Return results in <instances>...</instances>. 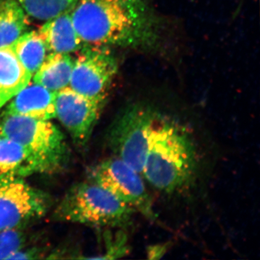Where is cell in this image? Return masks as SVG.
Returning <instances> with one entry per match:
<instances>
[{
    "instance_id": "obj_1",
    "label": "cell",
    "mask_w": 260,
    "mask_h": 260,
    "mask_svg": "<svg viewBox=\"0 0 260 260\" xmlns=\"http://www.w3.org/2000/svg\"><path fill=\"white\" fill-rule=\"evenodd\" d=\"M72 19L83 47L151 49L160 23L145 0H78Z\"/></svg>"
},
{
    "instance_id": "obj_2",
    "label": "cell",
    "mask_w": 260,
    "mask_h": 260,
    "mask_svg": "<svg viewBox=\"0 0 260 260\" xmlns=\"http://www.w3.org/2000/svg\"><path fill=\"white\" fill-rule=\"evenodd\" d=\"M198 165V150L189 130L159 114L149 136L142 174L158 190L174 194L190 186Z\"/></svg>"
},
{
    "instance_id": "obj_3",
    "label": "cell",
    "mask_w": 260,
    "mask_h": 260,
    "mask_svg": "<svg viewBox=\"0 0 260 260\" xmlns=\"http://www.w3.org/2000/svg\"><path fill=\"white\" fill-rule=\"evenodd\" d=\"M136 213L129 205L93 181L77 184L56 208L59 220L96 225L125 226Z\"/></svg>"
},
{
    "instance_id": "obj_4",
    "label": "cell",
    "mask_w": 260,
    "mask_h": 260,
    "mask_svg": "<svg viewBox=\"0 0 260 260\" xmlns=\"http://www.w3.org/2000/svg\"><path fill=\"white\" fill-rule=\"evenodd\" d=\"M0 125L3 136L17 142L30 153L39 173L53 172L66 160L64 135L50 120L5 115Z\"/></svg>"
},
{
    "instance_id": "obj_5",
    "label": "cell",
    "mask_w": 260,
    "mask_h": 260,
    "mask_svg": "<svg viewBox=\"0 0 260 260\" xmlns=\"http://www.w3.org/2000/svg\"><path fill=\"white\" fill-rule=\"evenodd\" d=\"M158 114L150 105L131 104L116 118L108 133V143L116 157L141 174L149 136Z\"/></svg>"
},
{
    "instance_id": "obj_6",
    "label": "cell",
    "mask_w": 260,
    "mask_h": 260,
    "mask_svg": "<svg viewBox=\"0 0 260 260\" xmlns=\"http://www.w3.org/2000/svg\"><path fill=\"white\" fill-rule=\"evenodd\" d=\"M117 72V59L111 48L85 46L74 59L69 86L83 96L105 104Z\"/></svg>"
},
{
    "instance_id": "obj_7",
    "label": "cell",
    "mask_w": 260,
    "mask_h": 260,
    "mask_svg": "<svg viewBox=\"0 0 260 260\" xmlns=\"http://www.w3.org/2000/svg\"><path fill=\"white\" fill-rule=\"evenodd\" d=\"M138 174L115 156L94 167L91 181L107 189L135 211L147 218L155 219L153 201Z\"/></svg>"
},
{
    "instance_id": "obj_8",
    "label": "cell",
    "mask_w": 260,
    "mask_h": 260,
    "mask_svg": "<svg viewBox=\"0 0 260 260\" xmlns=\"http://www.w3.org/2000/svg\"><path fill=\"white\" fill-rule=\"evenodd\" d=\"M48 205L47 197L21 177L0 174V232L40 218Z\"/></svg>"
},
{
    "instance_id": "obj_9",
    "label": "cell",
    "mask_w": 260,
    "mask_h": 260,
    "mask_svg": "<svg viewBox=\"0 0 260 260\" xmlns=\"http://www.w3.org/2000/svg\"><path fill=\"white\" fill-rule=\"evenodd\" d=\"M104 105L80 95L70 86L56 92V117L80 146L90 139Z\"/></svg>"
},
{
    "instance_id": "obj_10",
    "label": "cell",
    "mask_w": 260,
    "mask_h": 260,
    "mask_svg": "<svg viewBox=\"0 0 260 260\" xmlns=\"http://www.w3.org/2000/svg\"><path fill=\"white\" fill-rule=\"evenodd\" d=\"M5 115L25 116L41 120L56 117V92L30 80L9 102Z\"/></svg>"
},
{
    "instance_id": "obj_11",
    "label": "cell",
    "mask_w": 260,
    "mask_h": 260,
    "mask_svg": "<svg viewBox=\"0 0 260 260\" xmlns=\"http://www.w3.org/2000/svg\"><path fill=\"white\" fill-rule=\"evenodd\" d=\"M71 10L46 20L38 30L50 53L71 54L83 47L73 24Z\"/></svg>"
},
{
    "instance_id": "obj_12",
    "label": "cell",
    "mask_w": 260,
    "mask_h": 260,
    "mask_svg": "<svg viewBox=\"0 0 260 260\" xmlns=\"http://www.w3.org/2000/svg\"><path fill=\"white\" fill-rule=\"evenodd\" d=\"M31 78L32 75L10 46L0 48V109L23 90Z\"/></svg>"
},
{
    "instance_id": "obj_13",
    "label": "cell",
    "mask_w": 260,
    "mask_h": 260,
    "mask_svg": "<svg viewBox=\"0 0 260 260\" xmlns=\"http://www.w3.org/2000/svg\"><path fill=\"white\" fill-rule=\"evenodd\" d=\"M74 59L70 54L50 53L34 73L32 81L53 92L69 86Z\"/></svg>"
},
{
    "instance_id": "obj_14",
    "label": "cell",
    "mask_w": 260,
    "mask_h": 260,
    "mask_svg": "<svg viewBox=\"0 0 260 260\" xmlns=\"http://www.w3.org/2000/svg\"><path fill=\"white\" fill-rule=\"evenodd\" d=\"M39 173L30 153L14 140L0 136V174L24 177Z\"/></svg>"
},
{
    "instance_id": "obj_15",
    "label": "cell",
    "mask_w": 260,
    "mask_h": 260,
    "mask_svg": "<svg viewBox=\"0 0 260 260\" xmlns=\"http://www.w3.org/2000/svg\"><path fill=\"white\" fill-rule=\"evenodd\" d=\"M27 15L17 0H0V48L10 47L25 32Z\"/></svg>"
},
{
    "instance_id": "obj_16",
    "label": "cell",
    "mask_w": 260,
    "mask_h": 260,
    "mask_svg": "<svg viewBox=\"0 0 260 260\" xmlns=\"http://www.w3.org/2000/svg\"><path fill=\"white\" fill-rule=\"evenodd\" d=\"M10 47L32 75L47 56V48L38 31L25 32Z\"/></svg>"
},
{
    "instance_id": "obj_17",
    "label": "cell",
    "mask_w": 260,
    "mask_h": 260,
    "mask_svg": "<svg viewBox=\"0 0 260 260\" xmlns=\"http://www.w3.org/2000/svg\"><path fill=\"white\" fill-rule=\"evenodd\" d=\"M29 16L47 20L69 11L78 0H17Z\"/></svg>"
},
{
    "instance_id": "obj_18",
    "label": "cell",
    "mask_w": 260,
    "mask_h": 260,
    "mask_svg": "<svg viewBox=\"0 0 260 260\" xmlns=\"http://www.w3.org/2000/svg\"><path fill=\"white\" fill-rule=\"evenodd\" d=\"M27 240L26 234L20 228L1 231L0 259H10L13 254L25 247Z\"/></svg>"
},
{
    "instance_id": "obj_19",
    "label": "cell",
    "mask_w": 260,
    "mask_h": 260,
    "mask_svg": "<svg viewBox=\"0 0 260 260\" xmlns=\"http://www.w3.org/2000/svg\"><path fill=\"white\" fill-rule=\"evenodd\" d=\"M167 246L164 245H155L150 246L148 249V254L150 259H158L167 251Z\"/></svg>"
},
{
    "instance_id": "obj_20",
    "label": "cell",
    "mask_w": 260,
    "mask_h": 260,
    "mask_svg": "<svg viewBox=\"0 0 260 260\" xmlns=\"http://www.w3.org/2000/svg\"><path fill=\"white\" fill-rule=\"evenodd\" d=\"M2 135V132H1V125H0V136Z\"/></svg>"
}]
</instances>
